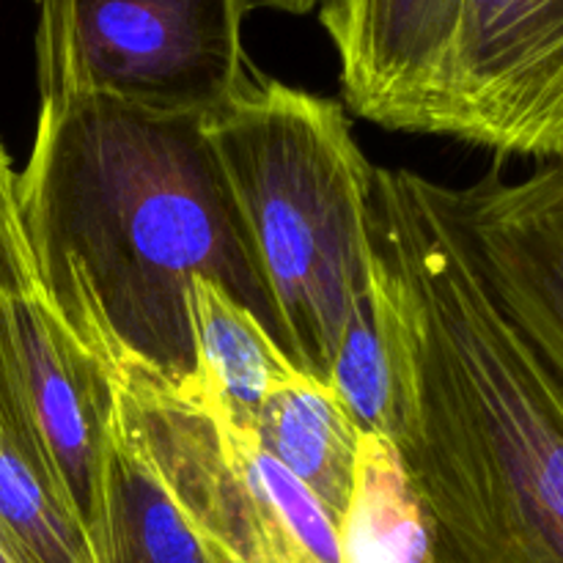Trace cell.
<instances>
[{
  "instance_id": "1",
  "label": "cell",
  "mask_w": 563,
  "mask_h": 563,
  "mask_svg": "<svg viewBox=\"0 0 563 563\" xmlns=\"http://www.w3.org/2000/svg\"><path fill=\"white\" fill-rule=\"evenodd\" d=\"M372 289L434 563H563V385L473 267L443 185L374 168Z\"/></svg>"
},
{
  "instance_id": "2",
  "label": "cell",
  "mask_w": 563,
  "mask_h": 563,
  "mask_svg": "<svg viewBox=\"0 0 563 563\" xmlns=\"http://www.w3.org/2000/svg\"><path fill=\"white\" fill-rule=\"evenodd\" d=\"M14 196L64 322L93 324L181 385L198 372L187 295L207 278L284 350L273 295L209 146L207 113L113 97L38 99Z\"/></svg>"
},
{
  "instance_id": "3",
  "label": "cell",
  "mask_w": 563,
  "mask_h": 563,
  "mask_svg": "<svg viewBox=\"0 0 563 563\" xmlns=\"http://www.w3.org/2000/svg\"><path fill=\"white\" fill-rule=\"evenodd\" d=\"M207 137L273 295L286 357L328 383L374 256V165L344 104L256 71L209 110Z\"/></svg>"
},
{
  "instance_id": "4",
  "label": "cell",
  "mask_w": 563,
  "mask_h": 563,
  "mask_svg": "<svg viewBox=\"0 0 563 563\" xmlns=\"http://www.w3.org/2000/svg\"><path fill=\"white\" fill-rule=\"evenodd\" d=\"M38 99L113 97L168 110L220 108L253 80V0H36Z\"/></svg>"
},
{
  "instance_id": "5",
  "label": "cell",
  "mask_w": 563,
  "mask_h": 563,
  "mask_svg": "<svg viewBox=\"0 0 563 563\" xmlns=\"http://www.w3.org/2000/svg\"><path fill=\"white\" fill-rule=\"evenodd\" d=\"M14 176L0 141V421L86 526L99 553L110 388L38 278Z\"/></svg>"
},
{
  "instance_id": "6",
  "label": "cell",
  "mask_w": 563,
  "mask_h": 563,
  "mask_svg": "<svg viewBox=\"0 0 563 563\" xmlns=\"http://www.w3.org/2000/svg\"><path fill=\"white\" fill-rule=\"evenodd\" d=\"M432 135L563 159V0H462Z\"/></svg>"
},
{
  "instance_id": "7",
  "label": "cell",
  "mask_w": 563,
  "mask_h": 563,
  "mask_svg": "<svg viewBox=\"0 0 563 563\" xmlns=\"http://www.w3.org/2000/svg\"><path fill=\"white\" fill-rule=\"evenodd\" d=\"M443 201L493 300L563 385V159L443 185Z\"/></svg>"
},
{
  "instance_id": "8",
  "label": "cell",
  "mask_w": 563,
  "mask_h": 563,
  "mask_svg": "<svg viewBox=\"0 0 563 563\" xmlns=\"http://www.w3.org/2000/svg\"><path fill=\"white\" fill-rule=\"evenodd\" d=\"M346 110L383 130L432 135L462 0H322Z\"/></svg>"
},
{
  "instance_id": "9",
  "label": "cell",
  "mask_w": 563,
  "mask_h": 563,
  "mask_svg": "<svg viewBox=\"0 0 563 563\" xmlns=\"http://www.w3.org/2000/svg\"><path fill=\"white\" fill-rule=\"evenodd\" d=\"M102 563H214L110 396L102 432Z\"/></svg>"
},
{
  "instance_id": "10",
  "label": "cell",
  "mask_w": 563,
  "mask_h": 563,
  "mask_svg": "<svg viewBox=\"0 0 563 563\" xmlns=\"http://www.w3.org/2000/svg\"><path fill=\"white\" fill-rule=\"evenodd\" d=\"M258 445L306 484L339 528L355 478L361 429L324 379L289 372L264 399L253 427Z\"/></svg>"
},
{
  "instance_id": "11",
  "label": "cell",
  "mask_w": 563,
  "mask_h": 563,
  "mask_svg": "<svg viewBox=\"0 0 563 563\" xmlns=\"http://www.w3.org/2000/svg\"><path fill=\"white\" fill-rule=\"evenodd\" d=\"M335 531L341 563H434L432 520L394 440L361 434Z\"/></svg>"
},
{
  "instance_id": "12",
  "label": "cell",
  "mask_w": 563,
  "mask_h": 563,
  "mask_svg": "<svg viewBox=\"0 0 563 563\" xmlns=\"http://www.w3.org/2000/svg\"><path fill=\"white\" fill-rule=\"evenodd\" d=\"M187 311L198 372L231 421L253 432L269 390L295 366L264 324L223 286L198 278L187 295Z\"/></svg>"
},
{
  "instance_id": "13",
  "label": "cell",
  "mask_w": 563,
  "mask_h": 563,
  "mask_svg": "<svg viewBox=\"0 0 563 563\" xmlns=\"http://www.w3.org/2000/svg\"><path fill=\"white\" fill-rule=\"evenodd\" d=\"M0 531L22 563H102L93 539L0 421Z\"/></svg>"
},
{
  "instance_id": "14",
  "label": "cell",
  "mask_w": 563,
  "mask_h": 563,
  "mask_svg": "<svg viewBox=\"0 0 563 563\" xmlns=\"http://www.w3.org/2000/svg\"><path fill=\"white\" fill-rule=\"evenodd\" d=\"M328 383L361 434L396 440L399 410L394 361L372 286L357 297L346 317Z\"/></svg>"
},
{
  "instance_id": "15",
  "label": "cell",
  "mask_w": 563,
  "mask_h": 563,
  "mask_svg": "<svg viewBox=\"0 0 563 563\" xmlns=\"http://www.w3.org/2000/svg\"><path fill=\"white\" fill-rule=\"evenodd\" d=\"M319 3H322V0H258V5H264V9H275L295 16L311 14V11L319 9Z\"/></svg>"
},
{
  "instance_id": "16",
  "label": "cell",
  "mask_w": 563,
  "mask_h": 563,
  "mask_svg": "<svg viewBox=\"0 0 563 563\" xmlns=\"http://www.w3.org/2000/svg\"><path fill=\"white\" fill-rule=\"evenodd\" d=\"M0 563H22L20 555H16L14 548L9 544V539L3 537V531H0Z\"/></svg>"
},
{
  "instance_id": "17",
  "label": "cell",
  "mask_w": 563,
  "mask_h": 563,
  "mask_svg": "<svg viewBox=\"0 0 563 563\" xmlns=\"http://www.w3.org/2000/svg\"><path fill=\"white\" fill-rule=\"evenodd\" d=\"M33 3H36V0H33Z\"/></svg>"
}]
</instances>
